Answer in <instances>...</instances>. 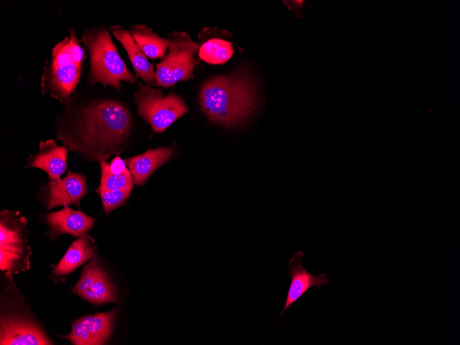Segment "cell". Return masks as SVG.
<instances>
[{"instance_id": "obj_4", "label": "cell", "mask_w": 460, "mask_h": 345, "mask_svg": "<svg viewBox=\"0 0 460 345\" xmlns=\"http://www.w3.org/2000/svg\"><path fill=\"white\" fill-rule=\"evenodd\" d=\"M80 41L89 52V85L94 86L99 83L118 90L121 87V81L131 83L136 81V77L118 53L107 29L103 27L87 28L81 34Z\"/></svg>"}, {"instance_id": "obj_20", "label": "cell", "mask_w": 460, "mask_h": 345, "mask_svg": "<svg viewBox=\"0 0 460 345\" xmlns=\"http://www.w3.org/2000/svg\"><path fill=\"white\" fill-rule=\"evenodd\" d=\"M101 174V182L96 189H105L109 191L115 190H132L134 180L129 170L123 172L114 173L109 171L108 163L105 160L98 162Z\"/></svg>"}, {"instance_id": "obj_7", "label": "cell", "mask_w": 460, "mask_h": 345, "mask_svg": "<svg viewBox=\"0 0 460 345\" xmlns=\"http://www.w3.org/2000/svg\"><path fill=\"white\" fill-rule=\"evenodd\" d=\"M134 96L138 115L149 123L156 133L164 132L189 111L185 101L176 94L171 92L165 95L161 90L141 83Z\"/></svg>"}, {"instance_id": "obj_6", "label": "cell", "mask_w": 460, "mask_h": 345, "mask_svg": "<svg viewBox=\"0 0 460 345\" xmlns=\"http://www.w3.org/2000/svg\"><path fill=\"white\" fill-rule=\"evenodd\" d=\"M167 39L169 52L156 64L155 71V85L163 87L193 79L194 70L199 63L195 56L200 45L186 32H173Z\"/></svg>"}, {"instance_id": "obj_1", "label": "cell", "mask_w": 460, "mask_h": 345, "mask_svg": "<svg viewBox=\"0 0 460 345\" xmlns=\"http://www.w3.org/2000/svg\"><path fill=\"white\" fill-rule=\"evenodd\" d=\"M67 121L58 138L71 151L98 162L121 151L132 124L126 106L109 99L87 103Z\"/></svg>"}, {"instance_id": "obj_5", "label": "cell", "mask_w": 460, "mask_h": 345, "mask_svg": "<svg viewBox=\"0 0 460 345\" xmlns=\"http://www.w3.org/2000/svg\"><path fill=\"white\" fill-rule=\"evenodd\" d=\"M27 224L19 211L4 210L0 213V269L10 278L30 269L32 251L28 243Z\"/></svg>"}, {"instance_id": "obj_9", "label": "cell", "mask_w": 460, "mask_h": 345, "mask_svg": "<svg viewBox=\"0 0 460 345\" xmlns=\"http://www.w3.org/2000/svg\"><path fill=\"white\" fill-rule=\"evenodd\" d=\"M116 309L81 317L72 323L71 333L64 337L74 345L105 344L114 328Z\"/></svg>"}, {"instance_id": "obj_16", "label": "cell", "mask_w": 460, "mask_h": 345, "mask_svg": "<svg viewBox=\"0 0 460 345\" xmlns=\"http://www.w3.org/2000/svg\"><path fill=\"white\" fill-rule=\"evenodd\" d=\"M110 30L127 51L136 77L140 78L148 86L156 85L154 65L148 61L130 32L119 25L112 26Z\"/></svg>"}, {"instance_id": "obj_11", "label": "cell", "mask_w": 460, "mask_h": 345, "mask_svg": "<svg viewBox=\"0 0 460 345\" xmlns=\"http://www.w3.org/2000/svg\"><path fill=\"white\" fill-rule=\"evenodd\" d=\"M44 192L48 209L70 205L79 206L81 199L88 192L86 178L81 173L70 171L63 179L49 180Z\"/></svg>"}, {"instance_id": "obj_19", "label": "cell", "mask_w": 460, "mask_h": 345, "mask_svg": "<svg viewBox=\"0 0 460 345\" xmlns=\"http://www.w3.org/2000/svg\"><path fill=\"white\" fill-rule=\"evenodd\" d=\"M234 52L229 41L214 38L204 42L200 46L199 58L209 64L220 65L227 62Z\"/></svg>"}, {"instance_id": "obj_8", "label": "cell", "mask_w": 460, "mask_h": 345, "mask_svg": "<svg viewBox=\"0 0 460 345\" xmlns=\"http://www.w3.org/2000/svg\"><path fill=\"white\" fill-rule=\"evenodd\" d=\"M72 291L96 305L116 302L114 289L103 270L96 253L83 268L81 278Z\"/></svg>"}, {"instance_id": "obj_15", "label": "cell", "mask_w": 460, "mask_h": 345, "mask_svg": "<svg viewBox=\"0 0 460 345\" xmlns=\"http://www.w3.org/2000/svg\"><path fill=\"white\" fill-rule=\"evenodd\" d=\"M171 147L149 149L145 152L125 160L134 183L143 185L149 177L173 155Z\"/></svg>"}, {"instance_id": "obj_12", "label": "cell", "mask_w": 460, "mask_h": 345, "mask_svg": "<svg viewBox=\"0 0 460 345\" xmlns=\"http://www.w3.org/2000/svg\"><path fill=\"white\" fill-rule=\"evenodd\" d=\"M43 219L49 227L48 235L52 240L63 233L81 237L87 233L95 222V218L68 206L44 215Z\"/></svg>"}, {"instance_id": "obj_17", "label": "cell", "mask_w": 460, "mask_h": 345, "mask_svg": "<svg viewBox=\"0 0 460 345\" xmlns=\"http://www.w3.org/2000/svg\"><path fill=\"white\" fill-rule=\"evenodd\" d=\"M95 240L87 233L74 240L59 262L54 266L53 274L59 278L72 273L96 253Z\"/></svg>"}, {"instance_id": "obj_2", "label": "cell", "mask_w": 460, "mask_h": 345, "mask_svg": "<svg viewBox=\"0 0 460 345\" xmlns=\"http://www.w3.org/2000/svg\"><path fill=\"white\" fill-rule=\"evenodd\" d=\"M198 101L209 121L231 127L251 114L256 107L257 94L249 75L240 70L206 80L199 90Z\"/></svg>"}, {"instance_id": "obj_13", "label": "cell", "mask_w": 460, "mask_h": 345, "mask_svg": "<svg viewBox=\"0 0 460 345\" xmlns=\"http://www.w3.org/2000/svg\"><path fill=\"white\" fill-rule=\"evenodd\" d=\"M1 345L52 344L40 326L21 318H3L1 322Z\"/></svg>"}, {"instance_id": "obj_18", "label": "cell", "mask_w": 460, "mask_h": 345, "mask_svg": "<svg viewBox=\"0 0 460 345\" xmlns=\"http://www.w3.org/2000/svg\"><path fill=\"white\" fill-rule=\"evenodd\" d=\"M133 39L147 58L162 59L169 48L167 39L161 38L151 28L144 24H136L129 28Z\"/></svg>"}, {"instance_id": "obj_21", "label": "cell", "mask_w": 460, "mask_h": 345, "mask_svg": "<svg viewBox=\"0 0 460 345\" xmlns=\"http://www.w3.org/2000/svg\"><path fill=\"white\" fill-rule=\"evenodd\" d=\"M99 194L103 209L107 215L112 210L121 206L129 196L132 190H115L109 191L105 189H96Z\"/></svg>"}, {"instance_id": "obj_10", "label": "cell", "mask_w": 460, "mask_h": 345, "mask_svg": "<svg viewBox=\"0 0 460 345\" xmlns=\"http://www.w3.org/2000/svg\"><path fill=\"white\" fill-rule=\"evenodd\" d=\"M304 255L302 251H299L289 261L288 275L291 278V283L284 308L273 327L285 311L300 300L310 289L314 286L320 288L328 282L329 278L326 273L314 275L305 269L302 264Z\"/></svg>"}, {"instance_id": "obj_3", "label": "cell", "mask_w": 460, "mask_h": 345, "mask_svg": "<svg viewBox=\"0 0 460 345\" xmlns=\"http://www.w3.org/2000/svg\"><path fill=\"white\" fill-rule=\"evenodd\" d=\"M81 41L70 28L69 35L58 42L46 61L41 79V90L61 103L69 100L79 82L85 51Z\"/></svg>"}, {"instance_id": "obj_14", "label": "cell", "mask_w": 460, "mask_h": 345, "mask_svg": "<svg viewBox=\"0 0 460 345\" xmlns=\"http://www.w3.org/2000/svg\"><path fill=\"white\" fill-rule=\"evenodd\" d=\"M68 148L59 146L53 139L41 141L39 152L30 155L26 167L39 168L45 171L50 180L61 179L67 168Z\"/></svg>"}]
</instances>
